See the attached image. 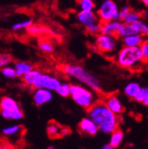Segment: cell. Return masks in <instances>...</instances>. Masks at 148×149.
<instances>
[{
	"label": "cell",
	"instance_id": "obj_1",
	"mask_svg": "<svg viewBox=\"0 0 148 149\" xmlns=\"http://www.w3.org/2000/svg\"><path fill=\"white\" fill-rule=\"evenodd\" d=\"M88 117L96 123L99 132L104 134L111 135L115 130L119 129V116L113 113L102 100L95 102L88 110Z\"/></svg>",
	"mask_w": 148,
	"mask_h": 149
},
{
	"label": "cell",
	"instance_id": "obj_2",
	"mask_svg": "<svg viewBox=\"0 0 148 149\" xmlns=\"http://www.w3.org/2000/svg\"><path fill=\"white\" fill-rule=\"evenodd\" d=\"M60 70L66 76L74 78L82 84H84L85 87L89 88L92 91L100 92L102 90L99 79L80 65L64 64L60 67Z\"/></svg>",
	"mask_w": 148,
	"mask_h": 149
},
{
	"label": "cell",
	"instance_id": "obj_3",
	"mask_svg": "<svg viewBox=\"0 0 148 149\" xmlns=\"http://www.w3.org/2000/svg\"><path fill=\"white\" fill-rule=\"evenodd\" d=\"M115 60L120 68L129 70H134L143 62L140 47L122 46L118 51Z\"/></svg>",
	"mask_w": 148,
	"mask_h": 149
},
{
	"label": "cell",
	"instance_id": "obj_4",
	"mask_svg": "<svg viewBox=\"0 0 148 149\" xmlns=\"http://www.w3.org/2000/svg\"><path fill=\"white\" fill-rule=\"evenodd\" d=\"M70 97L79 107L87 110L95 104L93 92L81 84H71Z\"/></svg>",
	"mask_w": 148,
	"mask_h": 149
},
{
	"label": "cell",
	"instance_id": "obj_5",
	"mask_svg": "<svg viewBox=\"0 0 148 149\" xmlns=\"http://www.w3.org/2000/svg\"><path fill=\"white\" fill-rule=\"evenodd\" d=\"M0 114L6 119L20 120L23 113L18 102L10 97H3L0 100Z\"/></svg>",
	"mask_w": 148,
	"mask_h": 149
},
{
	"label": "cell",
	"instance_id": "obj_6",
	"mask_svg": "<svg viewBox=\"0 0 148 149\" xmlns=\"http://www.w3.org/2000/svg\"><path fill=\"white\" fill-rule=\"evenodd\" d=\"M119 40L116 36H108L99 34L95 37L94 46L98 52L102 54H114L118 49Z\"/></svg>",
	"mask_w": 148,
	"mask_h": 149
},
{
	"label": "cell",
	"instance_id": "obj_7",
	"mask_svg": "<svg viewBox=\"0 0 148 149\" xmlns=\"http://www.w3.org/2000/svg\"><path fill=\"white\" fill-rule=\"evenodd\" d=\"M119 7L114 0H105L97 10V15L100 22L111 21L119 22Z\"/></svg>",
	"mask_w": 148,
	"mask_h": 149
},
{
	"label": "cell",
	"instance_id": "obj_8",
	"mask_svg": "<svg viewBox=\"0 0 148 149\" xmlns=\"http://www.w3.org/2000/svg\"><path fill=\"white\" fill-rule=\"evenodd\" d=\"M76 19L78 22L85 29L92 25L100 23L97 13L94 11H79L76 14Z\"/></svg>",
	"mask_w": 148,
	"mask_h": 149
},
{
	"label": "cell",
	"instance_id": "obj_9",
	"mask_svg": "<svg viewBox=\"0 0 148 149\" xmlns=\"http://www.w3.org/2000/svg\"><path fill=\"white\" fill-rule=\"evenodd\" d=\"M106 106L113 112L115 113L116 116H120L122 115L125 108H124V106L122 104V102L121 101V100L115 94H109L107 96H106L104 98V100H102Z\"/></svg>",
	"mask_w": 148,
	"mask_h": 149
},
{
	"label": "cell",
	"instance_id": "obj_10",
	"mask_svg": "<svg viewBox=\"0 0 148 149\" xmlns=\"http://www.w3.org/2000/svg\"><path fill=\"white\" fill-rule=\"evenodd\" d=\"M41 77L42 73L40 71L33 69L32 71L28 72L25 76H23L22 78L23 83L27 86L36 90L41 88Z\"/></svg>",
	"mask_w": 148,
	"mask_h": 149
},
{
	"label": "cell",
	"instance_id": "obj_11",
	"mask_svg": "<svg viewBox=\"0 0 148 149\" xmlns=\"http://www.w3.org/2000/svg\"><path fill=\"white\" fill-rule=\"evenodd\" d=\"M78 130L81 133L89 136L97 135L99 130L96 123L89 117H84L78 123Z\"/></svg>",
	"mask_w": 148,
	"mask_h": 149
},
{
	"label": "cell",
	"instance_id": "obj_12",
	"mask_svg": "<svg viewBox=\"0 0 148 149\" xmlns=\"http://www.w3.org/2000/svg\"><path fill=\"white\" fill-rule=\"evenodd\" d=\"M60 84L61 82L58 77L51 76L50 74H42L41 88L49 90L51 91H56L60 86Z\"/></svg>",
	"mask_w": 148,
	"mask_h": 149
},
{
	"label": "cell",
	"instance_id": "obj_13",
	"mask_svg": "<svg viewBox=\"0 0 148 149\" xmlns=\"http://www.w3.org/2000/svg\"><path fill=\"white\" fill-rule=\"evenodd\" d=\"M52 100V92L49 90L40 88L36 89L33 94V100L36 106H43Z\"/></svg>",
	"mask_w": 148,
	"mask_h": 149
},
{
	"label": "cell",
	"instance_id": "obj_14",
	"mask_svg": "<svg viewBox=\"0 0 148 149\" xmlns=\"http://www.w3.org/2000/svg\"><path fill=\"white\" fill-rule=\"evenodd\" d=\"M119 24H120V22H118V21L101 22L100 34L108 35V36H116V32H117Z\"/></svg>",
	"mask_w": 148,
	"mask_h": 149
},
{
	"label": "cell",
	"instance_id": "obj_15",
	"mask_svg": "<svg viewBox=\"0 0 148 149\" xmlns=\"http://www.w3.org/2000/svg\"><path fill=\"white\" fill-rule=\"evenodd\" d=\"M143 41H144V37L142 36L135 34L122 38V45L124 47H140Z\"/></svg>",
	"mask_w": 148,
	"mask_h": 149
},
{
	"label": "cell",
	"instance_id": "obj_16",
	"mask_svg": "<svg viewBox=\"0 0 148 149\" xmlns=\"http://www.w3.org/2000/svg\"><path fill=\"white\" fill-rule=\"evenodd\" d=\"M135 34H137V33L135 31L133 25L127 24L125 22H120L118 29H117V32H116V36L118 38L122 39L124 37H127L131 35H135Z\"/></svg>",
	"mask_w": 148,
	"mask_h": 149
},
{
	"label": "cell",
	"instance_id": "obj_17",
	"mask_svg": "<svg viewBox=\"0 0 148 149\" xmlns=\"http://www.w3.org/2000/svg\"><path fill=\"white\" fill-rule=\"evenodd\" d=\"M141 86L137 82H129L128 83L123 89V93L129 98V99H132L134 100L138 91H140Z\"/></svg>",
	"mask_w": 148,
	"mask_h": 149
},
{
	"label": "cell",
	"instance_id": "obj_18",
	"mask_svg": "<svg viewBox=\"0 0 148 149\" xmlns=\"http://www.w3.org/2000/svg\"><path fill=\"white\" fill-rule=\"evenodd\" d=\"M14 68L16 71L17 77H22L26 74L32 71L34 69V67L32 64L26 61H17L14 65Z\"/></svg>",
	"mask_w": 148,
	"mask_h": 149
},
{
	"label": "cell",
	"instance_id": "obj_19",
	"mask_svg": "<svg viewBox=\"0 0 148 149\" xmlns=\"http://www.w3.org/2000/svg\"><path fill=\"white\" fill-rule=\"evenodd\" d=\"M124 139V133L122 130L117 129L116 130L111 134L110 136V140H109V145L112 146L114 149L117 148L120 146V145L122 143Z\"/></svg>",
	"mask_w": 148,
	"mask_h": 149
},
{
	"label": "cell",
	"instance_id": "obj_20",
	"mask_svg": "<svg viewBox=\"0 0 148 149\" xmlns=\"http://www.w3.org/2000/svg\"><path fill=\"white\" fill-rule=\"evenodd\" d=\"M62 126L60 125L58 123L56 122H50L48 123L47 126V134L50 138L51 139H58V138H61L60 137V132H61Z\"/></svg>",
	"mask_w": 148,
	"mask_h": 149
},
{
	"label": "cell",
	"instance_id": "obj_21",
	"mask_svg": "<svg viewBox=\"0 0 148 149\" xmlns=\"http://www.w3.org/2000/svg\"><path fill=\"white\" fill-rule=\"evenodd\" d=\"M141 20H142L141 12H138L136 10L131 9L122 22H125L127 24H131V25H134L135 23H137L138 22H139Z\"/></svg>",
	"mask_w": 148,
	"mask_h": 149
},
{
	"label": "cell",
	"instance_id": "obj_22",
	"mask_svg": "<svg viewBox=\"0 0 148 149\" xmlns=\"http://www.w3.org/2000/svg\"><path fill=\"white\" fill-rule=\"evenodd\" d=\"M27 30H28V33L30 36H40L51 33L50 29H48L45 27L39 26V25H32Z\"/></svg>",
	"mask_w": 148,
	"mask_h": 149
},
{
	"label": "cell",
	"instance_id": "obj_23",
	"mask_svg": "<svg viewBox=\"0 0 148 149\" xmlns=\"http://www.w3.org/2000/svg\"><path fill=\"white\" fill-rule=\"evenodd\" d=\"M133 27L138 35H140L143 37H148V24L146 22L141 20L137 23H135Z\"/></svg>",
	"mask_w": 148,
	"mask_h": 149
},
{
	"label": "cell",
	"instance_id": "obj_24",
	"mask_svg": "<svg viewBox=\"0 0 148 149\" xmlns=\"http://www.w3.org/2000/svg\"><path fill=\"white\" fill-rule=\"evenodd\" d=\"M77 6L80 11H94L96 6L93 0H77Z\"/></svg>",
	"mask_w": 148,
	"mask_h": 149
},
{
	"label": "cell",
	"instance_id": "obj_25",
	"mask_svg": "<svg viewBox=\"0 0 148 149\" xmlns=\"http://www.w3.org/2000/svg\"><path fill=\"white\" fill-rule=\"evenodd\" d=\"M32 25H33V21L31 20V19H27V20L14 23L13 25L12 29L13 31H21L22 29H28Z\"/></svg>",
	"mask_w": 148,
	"mask_h": 149
},
{
	"label": "cell",
	"instance_id": "obj_26",
	"mask_svg": "<svg viewBox=\"0 0 148 149\" xmlns=\"http://www.w3.org/2000/svg\"><path fill=\"white\" fill-rule=\"evenodd\" d=\"M70 88H71V84H69L68 83H61L60 86L56 91V92L60 97L67 98L70 96Z\"/></svg>",
	"mask_w": 148,
	"mask_h": 149
},
{
	"label": "cell",
	"instance_id": "obj_27",
	"mask_svg": "<svg viewBox=\"0 0 148 149\" xmlns=\"http://www.w3.org/2000/svg\"><path fill=\"white\" fill-rule=\"evenodd\" d=\"M13 62V58L9 53L0 52V69H2Z\"/></svg>",
	"mask_w": 148,
	"mask_h": 149
},
{
	"label": "cell",
	"instance_id": "obj_28",
	"mask_svg": "<svg viewBox=\"0 0 148 149\" xmlns=\"http://www.w3.org/2000/svg\"><path fill=\"white\" fill-rule=\"evenodd\" d=\"M38 47L39 49L45 53H51L54 51V46L53 45L46 40H41L38 44Z\"/></svg>",
	"mask_w": 148,
	"mask_h": 149
},
{
	"label": "cell",
	"instance_id": "obj_29",
	"mask_svg": "<svg viewBox=\"0 0 148 149\" xmlns=\"http://www.w3.org/2000/svg\"><path fill=\"white\" fill-rule=\"evenodd\" d=\"M21 130V126L20 125H12L9 127H6L2 130V133L6 136H12L15 135Z\"/></svg>",
	"mask_w": 148,
	"mask_h": 149
},
{
	"label": "cell",
	"instance_id": "obj_30",
	"mask_svg": "<svg viewBox=\"0 0 148 149\" xmlns=\"http://www.w3.org/2000/svg\"><path fill=\"white\" fill-rule=\"evenodd\" d=\"M1 72H2V74L6 77V78H10V79H13L17 77L16 74V71H15V68H12V67H6L4 68L1 69Z\"/></svg>",
	"mask_w": 148,
	"mask_h": 149
},
{
	"label": "cell",
	"instance_id": "obj_31",
	"mask_svg": "<svg viewBox=\"0 0 148 149\" xmlns=\"http://www.w3.org/2000/svg\"><path fill=\"white\" fill-rule=\"evenodd\" d=\"M147 97H148V87H141L140 91H138V93L137 94V96L135 97L134 100L137 102L143 103Z\"/></svg>",
	"mask_w": 148,
	"mask_h": 149
},
{
	"label": "cell",
	"instance_id": "obj_32",
	"mask_svg": "<svg viewBox=\"0 0 148 149\" xmlns=\"http://www.w3.org/2000/svg\"><path fill=\"white\" fill-rule=\"evenodd\" d=\"M140 50L143 57V62L148 63V38L144 39L142 45H140Z\"/></svg>",
	"mask_w": 148,
	"mask_h": 149
},
{
	"label": "cell",
	"instance_id": "obj_33",
	"mask_svg": "<svg viewBox=\"0 0 148 149\" xmlns=\"http://www.w3.org/2000/svg\"><path fill=\"white\" fill-rule=\"evenodd\" d=\"M100 25H101V22L98 23V24H95V25H92L90 27H88V28L85 29V30L90 35L98 36L99 34H100Z\"/></svg>",
	"mask_w": 148,
	"mask_h": 149
},
{
	"label": "cell",
	"instance_id": "obj_34",
	"mask_svg": "<svg viewBox=\"0 0 148 149\" xmlns=\"http://www.w3.org/2000/svg\"><path fill=\"white\" fill-rule=\"evenodd\" d=\"M131 9L129 6H124L120 9V11H119V22H122L124 21V19L126 18L128 13L131 12Z\"/></svg>",
	"mask_w": 148,
	"mask_h": 149
},
{
	"label": "cell",
	"instance_id": "obj_35",
	"mask_svg": "<svg viewBox=\"0 0 148 149\" xmlns=\"http://www.w3.org/2000/svg\"><path fill=\"white\" fill-rule=\"evenodd\" d=\"M0 149H16V148L6 140L0 139Z\"/></svg>",
	"mask_w": 148,
	"mask_h": 149
},
{
	"label": "cell",
	"instance_id": "obj_36",
	"mask_svg": "<svg viewBox=\"0 0 148 149\" xmlns=\"http://www.w3.org/2000/svg\"><path fill=\"white\" fill-rule=\"evenodd\" d=\"M71 132V130L67 127H63L62 126V129H61V132H60V137H66L67 135H69Z\"/></svg>",
	"mask_w": 148,
	"mask_h": 149
},
{
	"label": "cell",
	"instance_id": "obj_37",
	"mask_svg": "<svg viewBox=\"0 0 148 149\" xmlns=\"http://www.w3.org/2000/svg\"><path fill=\"white\" fill-rule=\"evenodd\" d=\"M101 149H114V148H113L112 146H111L109 144H106V145L103 146V147H102Z\"/></svg>",
	"mask_w": 148,
	"mask_h": 149
},
{
	"label": "cell",
	"instance_id": "obj_38",
	"mask_svg": "<svg viewBox=\"0 0 148 149\" xmlns=\"http://www.w3.org/2000/svg\"><path fill=\"white\" fill-rule=\"evenodd\" d=\"M140 1L144 4L145 6H146L148 8V0H140Z\"/></svg>",
	"mask_w": 148,
	"mask_h": 149
},
{
	"label": "cell",
	"instance_id": "obj_39",
	"mask_svg": "<svg viewBox=\"0 0 148 149\" xmlns=\"http://www.w3.org/2000/svg\"><path fill=\"white\" fill-rule=\"evenodd\" d=\"M143 104H144V105H145V107H148V97H147V98L145 99V101L143 102Z\"/></svg>",
	"mask_w": 148,
	"mask_h": 149
},
{
	"label": "cell",
	"instance_id": "obj_40",
	"mask_svg": "<svg viewBox=\"0 0 148 149\" xmlns=\"http://www.w3.org/2000/svg\"><path fill=\"white\" fill-rule=\"evenodd\" d=\"M48 149H57L56 147H54V146H49Z\"/></svg>",
	"mask_w": 148,
	"mask_h": 149
}]
</instances>
